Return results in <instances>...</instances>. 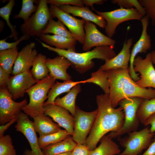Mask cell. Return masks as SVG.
Here are the masks:
<instances>
[{
    "instance_id": "obj_1",
    "label": "cell",
    "mask_w": 155,
    "mask_h": 155,
    "mask_svg": "<svg viewBox=\"0 0 155 155\" xmlns=\"http://www.w3.org/2000/svg\"><path fill=\"white\" fill-rule=\"evenodd\" d=\"M96 100L98 113L84 144L90 151L96 148L98 142L106 133L119 131L123 126L124 121L123 108L112 107L109 94L97 95Z\"/></svg>"
},
{
    "instance_id": "obj_2",
    "label": "cell",
    "mask_w": 155,
    "mask_h": 155,
    "mask_svg": "<svg viewBox=\"0 0 155 155\" xmlns=\"http://www.w3.org/2000/svg\"><path fill=\"white\" fill-rule=\"evenodd\" d=\"M129 68L106 70L110 81L109 98L112 107L116 108L119 102L127 98L138 97L151 99L155 98V89L142 88L131 77Z\"/></svg>"
},
{
    "instance_id": "obj_3",
    "label": "cell",
    "mask_w": 155,
    "mask_h": 155,
    "mask_svg": "<svg viewBox=\"0 0 155 155\" xmlns=\"http://www.w3.org/2000/svg\"><path fill=\"white\" fill-rule=\"evenodd\" d=\"M37 40L43 47L67 59L70 62L71 66L80 73H84L93 67L94 63L93 59H97L105 61L116 55L113 48L108 46H97L91 51L78 53L53 47L38 39Z\"/></svg>"
},
{
    "instance_id": "obj_4",
    "label": "cell",
    "mask_w": 155,
    "mask_h": 155,
    "mask_svg": "<svg viewBox=\"0 0 155 155\" xmlns=\"http://www.w3.org/2000/svg\"><path fill=\"white\" fill-rule=\"evenodd\" d=\"M55 80L49 74L26 91L29 96V102L22 109L25 113L32 118L44 113V104Z\"/></svg>"
},
{
    "instance_id": "obj_5",
    "label": "cell",
    "mask_w": 155,
    "mask_h": 155,
    "mask_svg": "<svg viewBox=\"0 0 155 155\" xmlns=\"http://www.w3.org/2000/svg\"><path fill=\"white\" fill-rule=\"evenodd\" d=\"M144 98L138 97L125 98L119 104L123 108L125 114L124 121L122 128L116 132H111L107 135L110 138H116L126 133L137 131L140 121L137 115L139 104Z\"/></svg>"
},
{
    "instance_id": "obj_6",
    "label": "cell",
    "mask_w": 155,
    "mask_h": 155,
    "mask_svg": "<svg viewBox=\"0 0 155 155\" xmlns=\"http://www.w3.org/2000/svg\"><path fill=\"white\" fill-rule=\"evenodd\" d=\"M47 4V0H39L36 11L20 26L23 34L39 37L42 34L50 19L53 18Z\"/></svg>"
},
{
    "instance_id": "obj_7",
    "label": "cell",
    "mask_w": 155,
    "mask_h": 155,
    "mask_svg": "<svg viewBox=\"0 0 155 155\" xmlns=\"http://www.w3.org/2000/svg\"><path fill=\"white\" fill-rule=\"evenodd\" d=\"M128 134L123 138L118 137L120 145L125 148L118 155H138L149 147L155 133H151L150 129L146 127Z\"/></svg>"
},
{
    "instance_id": "obj_8",
    "label": "cell",
    "mask_w": 155,
    "mask_h": 155,
    "mask_svg": "<svg viewBox=\"0 0 155 155\" xmlns=\"http://www.w3.org/2000/svg\"><path fill=\"white\" fill-rule=\"evenodd\" d=\"M97 15L103 18L106 22L105 31L107 36L112 38L116 29L121 23L131 20H141L143 17L135 8L121 7L111 11L100 12L96 11Z\"/></svg>"
},
{
    "instance_id": "obj_9",
    "label": "cell",
    "mask_w": 155,
    "mask_h": 155,
    "mask_svg": "<svg viewBox=\"0 0 155 155\" xmlns=\"http://www.w3.org/2000/svg\"><path fill=\"white\" fill-rule=\"evenodd\" d=\"M97 113V109L91 112H87L76 106V114L74 117V134L72 138L77 144H85L87 135L93 126Z\"/></svg>"
},
{
    "instance_id": "obj_10",
    "label": "cell",
    "mask_w": 155,
    "mask_h": 155,
    "mask_svg": "<svg viewBox=\"0 0 155 155\" xmlns=\"http://www.w3.org/2000/svg\"><path fill=\"white\" fill-rule=\"evenodd\" d=\"M15 128L16 131L24 135L30 147L31 150L26 149L23 155H44L38 144V138L33 123L30 120L27 115L22 112L20 113Z\"/></svg>"
},
{
    "instance_id": "obj_11",
    "label": "cell",
    "mask_w": 155,
    "mask_h": 155,
    "mask_svg": "<svg viewBox=\"0 0 155 155\" xmlns=\"http://www.w3.org/2000/svg\"><path fill=\"white\" fill-rule=\"evenodd\" d=\"M49 9L53 18L56 17L62 22L68 28L74 38L83 45L85 38V20L78 19L54 5H51Z\"/></svg>"
},
{
    "instance_id": "obj_12",
    "label": "cell",
    "mask_w": 155,
    "mask_h": 155,
    "mask_svg": "<svg viewBox=\"0 0 155 155\" xmlns=\"http://www.w3.org/2000/svg\"><path fill=\"white\" fill-rule=\"evenodd\" d=\"M26 98L20 102L14 100L7 89H0V124L4 125L18 115L27 104Z\"/></svg>"
},
{
    "instance_id": "obj_13",
    "label": "cell",
    "mask_w": 155,
    "mask_h": 155,
    "mask_svg": "<svg viewBox=\"0 0 155 155\" xmlns=\"http://www.w3.org/2000/svg\"><path fill=\"white\" fill-rule=\"evenodd\" d=\"M134 69L140 75V79L135 82L141 87L155 88V69L151 58L150 53L147 54L145 58L137 56L134 61Z\"/></svg>"
},
{
    "instance_id": "obj_14",
    "label": "cell",
    "mask_w": 155,
    "mask_h": 155,
    "mask_svg": "<svg viewBox=\"0 0 155 155\" xmlns=\"http://www.w3.org/2000/svg\"><path fill=\"white\" fill-rule=\"evenodd\" d=\"M84 28L85 38L82 47L84 51H89L94 46H108L114 48L116 41L101 32L92 22L85 20Z\"/></svg>"
},
{
    "instance_id": "obj_15",
    "label": "cell",
    "mask_w": 155,
    "mask_h": 155,
    "mask_svg": "<svg viewBox=\"0 0 155 155\" xmlns=\"http://www.w3.org/2000/svg\"><path fill=\"white\" fill-rule=\"evenodd\" d=\"M30 70L10 76L7 89L13 100L22 97L26 91L36 84Z\"/></svg>"
},
{
    "instance_id": "obj_16",
    "label": "cell",
    "mask_w": 155,
    "mask_h": 155,
    "mask_svg": "<svg viewBox=\"0 0 155 155\" xmlns=\"http://www.w3.org/2000/svg\"><path fill=\"white\" fill-rule=\"evenodd\" d=\"M149 20L146 15L141 20L142 26V34L139 40L134 45L131 52L129 73L131 78L135 82L140 79L139 73H136L134 69L133 62L136 56L138 53H146L151 47L150 36L147 33Z\"/></svg>"
},
{
    "instance_id": "obj_17",
    "label": "cell",
    "mask_w": 155,
    "mask_h": 155,
    "mask_svg": "<svg viewBox=\"0 0 155 155\" xmlns=\"http://www.w3.org/2000/svg\"><path fill=\"white\" fill-rule=\"evenodd\" d=\"M44 107L45 115L51 117L60 126L64 128L69 135L73 136L74 118L68 111L55 104H50Z\"/></svg>"
},
{
    "instance_id": "obj_18",
    "label": "cell",
    "mask_w": 155,
    "mask_h": 155,
    "mask_svg": "<svg viewBox=\"0 0 155 155\" xmlns=\"http://www.w3.org/2000/svg\"><path fill=\"white\" fill-rule=\"evenodd\" d=\"M34 42H31L24 46L19 52L14 63L12 74L13 75L30 70L38 55Z\"/></svg>"
},
{
    "instance_id": "obj_19",
    "label": "cell",
    "mask_w": 155,
    "mask_h": 155,
    "mask_svg": "<svg viewBox=\"0 0 155 155\" xmlns=\"http://www.w3.org/2000/svg\"><path fill=\"white\" fill-rule=\"evenodd\" d=\"M133 38L125 40L120 52L113 58L105 61L104 63L100 68L106 70L117 69L129 68L128 63L130 61L131 52L130 48L132 44Z\"/></svg>"
},
{
    "instance_id": "obj_20",
    "label": "cell",
    "mask_w": 155,
    "mask_h": 155,
    "mask_svg": "<svg viewBox=\"0 0 155 155\" xmlns=\"http://www.w3.org/2000/svg\"><path fill=\"white\" fill-rule=\"evenodd\" d=\"M45 62L49 74L55 80H71L72 77L67 72L71 63L66 58L59 55L53 59L46 58Z\"/></svg>"
},
{
    "instance_id": "obj_21",
    "label": "cell",
    "mask_w": 155,
    "mask_h": 155,
    "mask_svg": "<svg viewBox=\"0 0 155 155\" xmlns=\"http://www.w3.org/2000/svg\"><path fill=\"white\" fill-rule=\"evenodd\" d=\"M59 7L65 12L93 22L100 28L105 29L106 26V22L104 19L101 16L94 13L88 7L65 5H60Z\"/></svg>"
},
{
    "instance_id": "obj_22",
    "label": "cell",
    "mask_w": 155,
    "mask_h": 155,
    "mask_svg": "<svg viewBox=\"0 0 155 155\" xmlns=\"http://www.w3.org/2000/svg\"><path fill=\"white\" fill-rule=\"evenodd\" d=\"M40 39L50 46L55 48L75 52V46L77 41L75 38H69L55 35L42 34Z\"/></svg>"
},
{
    "instance_id": "obj_23",
    "label": "cell",
    "mask_w": 155,
    "mask_h": 155,
    "mask_svg": "<svg viewBox=\"0 0 155 155\" xmlns=\"http://www.w3.org/2000/svg\"><path fill=\"white\" fill-rule=\"evenodd\" d=\"M32 118L35 130L40 136L55 133L61 129L58 124L53 122L49 117L44 113L37 115Z\"/></svg>"
},
{
    "instance_id": "obj_24",
    "label": "cell",
    "mask_w": 155,
    "mask_h": 155,
    "mask_svg": "<svg viewBox=\"0 0 155 155\" xmlns=\"http://www.w3.org/2000/svg\"><path fill=\"white\" fill-rule=\"evenodd\" d=\"M85 83V80L74 82L71 80L62 82L57 81L53 84L49 90L47 100L44 103L43 106L50 104H54L55 100L59 95L65 92H68L73 86L77 84Z\"/></svg>"
},
{
    "instance_id": "obj_25",
    "label": "cell",
    "mask_w": 155,
    "mask_h": 155,
    "mask_svg": "<svg viewBox=\"0 0 155 155\" xmlns=\"http://www.w3.org/2000/svg\"><path fill=\"white\" fill-rule=\"evenodd\" d=\"M80 84L73 86L68 93L61 98L58 97L54 104L61 106L68 111L74 117L76 114L75 102L78 94L81 91Z\"/></svg>"
},
{
    "instance_id": "obj_26",
    "label": "cell",
    "mask_w": 155,
    "mask_h": 155,
    "mask_svg": "<svg viewBox=\"0 0 155 155\" xmlns=\"http://www.w3.org/2000/svg\"><path fill=\"white\" fill-rule=\"evenodd\" d=\"M77 145L72 137L69 135L63 140L47 146L42 151L44 155H55L72 152Z\"/></svg>"
},
{
    "instance_id": "obj_27",
    "label": "cell",
    "mask_w": 155,
    "mask_h": 155,
    "mask_svg": "<svg viewBox=\"0 0 155 155\" xmlns=\"http://www.w3.org/2000/svg\"><path fill=\"white\" fill-rule=\"evenodd\" d=\"M120 153L119 146L108 136L104 135L101 138L99 145L90 151L89 155H115Z\"/></svg>"
},
{
    "instance_id": "obj_28",
    "label": "cell",
    "mask_w": 155,
    "mask_h": 155,
    "mask_svg": "<svg viewBox=\"0 0 155 155\" xmlns=\"http://www.w3.org/2000/svg\"><path fill=\"white\" fill-rule=\"evenodd\" d=\"M19 52L18 46L0 51V67L9 74L12 73Z\"/></svg>"
},
{
    "instance_id": "obj_29",
    "label": "cell",
    "mask_w": 155,
    "mask_h": 155,
    "mask_svg": "<svg viewBox=\"0 0 155 155\" xmlns=\"http://www.w3.org/2000/svg\"><path fill=\"white\" fill-rule=\"evenodd\" d=\"M46 59L45 56L40 53L34 60L31 71L37 82L44 79L49 74V70L45 62Z\"/></svg>"
},
{
    "instance_id": "obj_30",
    "label": "cell",
    "mask_w": 155,
    "mask_h": 155,
    "mask_svg": "<svg viewBox=\"0 0 155 155\" xmlns=\"http://www.w3.org/2000/svg\"><path fill=\"white\" fill-rule=\"evenodd\" d=\"M85 83H92L97 84L102 89L105 94H109L110 83L106 70L100 68L91 74V77L85 80Z\"/></svg>"
},
{
    "instance_id": "obj_31",
    "label": "cell",
    "mask_w": 155,
    "mask_h": 155,
    "mask_svg": "<svg viewBox=\"0 0 155 155\" xmlns=\"http://www.w3.org/2000/svg\"><path fill=\"white\" fill-rule=\"evenodd\" d=\"M155 113V98H144L139 105L137 115L140 122L144 124L146 120Z\"/></svg>"
},
{
    "instance_id": "obj_32",
    "label": "cell",
    "mask_w": 155,
    "mask_h": 155,
    "mask_svg": "<svg viewBox=\"0 0 155 155\" xmlns=\"http://www.w3.org/2000/svg\"><path fill=\"white\" fill-rule=\"evenodd\" d=\"M49 33L68 38H74L62 22L59 20L55 21L53 18L50 19L46 27L43 31L42 34H47Z\"/></svg>"
},
{
    "instance_id": "obj_33",
    "label": "cell",
    "mask_w": 155,
    "mask_h": 155,
    "mask_svg": "<svg viewBox=\"0 0 155 155\" xmlns=\"http://www.w3.org/2000/svg\"><path fill=\"white\" fill-rule=\"evenodd\" d=\"M69 135L65 129H61L57 132L46 135L40 136L38 142L40 149H42L47 146L63 140Z\"/></svg>"
},
{
    "instance_id": "obj_34",
    "label": "cell",
    "mask_w": 155,
    "mask_h": 155,
    "mask_svg": "<svg viewBox=\"0 0 155 155\" xmlns=\"http://www.w3.org/2000/svg\"><path fill=\"white\" fill-rule=\"evenodd\" d=\"M15 4L14 0H9L6 5L0 8V16L5 20L11 30V34L9 36V38L13 37L16 41L19 39L18 36V33L15 26L11 24L9 21V17Z\"/></svg>"
},
{
    "instance_id": "obj_35",
    "label": "cell",
    "mask_w": 155,
    "mask_h": 155,
    "mask_svg": "<svg viewBox=\"0 0 155 155\" xmlns=\"http://www.w3.org/2000/svg\"><path fill=\"white\" fill-rule=\"evenodd\" d=\"M39 0H22L21 9L18 14L15 15L14 19L22 18L26 22L30 18L31 14L35 12L37 9L38 5L35 6L34 3L38 4Z\"/></svg>"
},
{
    "instance_id": "obj_36",
    "label": "cell",
    "mask_w": 155,
    "mask_h": 155,
    "mask_svg": "<svg viewBox=\"0 0 155 155\" xmlns=\"http://www.w3.org/2000/svg\"><path fill=\"white\" fill-rule=\"evenodd\" d=\"M0 155H16L12 139L9 135L0 137Z\"/></svg>"
},
{
    "instance_id": "obj_37",
    "label": "cell",
    "mask_w": 155,
    "mask_h": 155,
    "mask_svg": "<svg viewBox=\"0 0 155 155\" xmlns=\"http://www.w3.org/2000/svg\"><path fill=\"white\" fill-rule=\"evenodd\" d=\"M111 2L113 4H117L120 7L125 9H130L134 7L143 16L146 15L144 8L138 0H112Z\"/></svg>"
},
{
    "instance_id": "obj_38",
    "label": "cell",
    "mask_w": 155,
    "mask_h": 155,
    "mask_svg": "<svg viewBox=\"0 0 155 155\" xmlns=\"http://www.w3.org/2000/svg\"><path fill=\"white\" fill-rule=\"evenodd\" d=\"M139 3L144 7L146 15L150 19L152 25L155 26V0H139Z\"/></svg>"
},
{
    "instance_id": "obj_39",
    "label": "cell",
    "mask_w": 155,
    "mask_h": 155,
    "mask_svg": "<svg viewBox=\"0 0 155 155\" xmlns=\"http://www.w3.org/2000/svg\"><path fill=\"white\" fill-rule=\"evenodd\" d=\"M30 36L27 34H23L17 41L13 42H6V39L9 36L4 39L0 40V51H2L15 48L21 41L28 39Z\"/></svg>"
},
{
    "instance_id": "obj_40",
    "label": "cell",
    "mask_w": 155,
    "mask_h": 155,
    "mask_svg": "<svg viewBox=\"0 0 155 155\" xmlns=\"http://www.w3.org/2000/svg\"><path fill=\"white\" fill-rule=\"evenodd\" d=\"M48 4L55 5L59 7L65 5H72L79 7L84 6L82 0H47Z\"/></svg>"
},
{
    "instance_id": "obj_41",
    "label": "cell",
    "mask_w": 155,
    "mask_h": 155,
    "mask_svg": "<svg viewBox=\"0 0 155 155\" xmlns=\"http://www.w3.org/2000/svg\"><path fill=\"white\" fill-rule=\"evenodd\" d=\"M90 150L84 144H77L71 152L72 155H89Z\"/></svg>"
},
{
    "instance_id": "obj_42",
    "label": "cell",
    "mask_w": 155,
    "mask_h": 155,
    "mask_svg": "<svg viewBox=\"0 0 155 155\" xmlns=\"http://www.w3.org/2000/svg\"><path fill=\"white\" fill-rule=\"evenodd\" d=\"M9 74L0 67V88L7 89Z\"/></svg>"
},
{
    "instance_id": "obj_43",
    "label": "cell",
    "mask_w": 155,
    "mask_h": 155,
    "mask_svg": "<svg viewBox=\"0 0 155 155\" xmlns=\"http://www.w3.org/2000/svg\"><path fill=\"white\" fill-rule=\"evenodd\" d=\"M18 116L19 115H16L9 121L0 126V137L3 136L5 132L12 125L17 122L18 119Z\"/></svg>"
},
{
    "instance_id": "obj_44",
    "label": "cell",
    "mask_w": 155,
    "mask_h": 155,
    "mask_svg": "<svg viewBox=\"0 0 155 155\" xmlns=\"http://www.w3.org/2000/svg\"><path fill=\"white\" fill-rule=\"evenodd\" d=\"M144 125L145 126L150 125L151 127L150 129L151 132L154 133L155 132V113L151 116L145 122ZM154 140H155V137Z\"/></svg>"
},
{
    "instance_id": "obj_45",
    "label": "cell",
    "mask_w": 155,
    "mask_h": 155,
    "mask_svg": "<svg viewBox=\"0 0 155 155\" xmlns=\"http://www.w3.org/2000/svg\"><path fill=\"white\" fill-rule=\"evenodd\" d=\"M82 2L84 5L86 6L91 7L93 10H95L93 7V5L96 4L97 5H102L103 4L104 2L107 0H82ZM96 11V10H95Z\"/></svg>"
},
{
    "instance_id": "obj_46",
    "label": "cell",
    "mask_w": 155,
    "mask_h": 155,
    "mask_svg": "<svg viewBox=\"0 0 155 155\" xmlns=\"http://www.w3.org/2000/svg\"><path fill=\"white\" fill-rule=\"evenodd\" d=\"M142 155H155V140Z\"/></svg>"
},
{
    "instance_id": "obj_47",
    "label": "cell",
    "mask_w": 155,
    "mask_h": 155,
    "mask_svg": "<svg viewBox=\"0 0 155 155\" xmlns=\"http://www.w3.org/2000/svg\"><path fill=\"white\" fill-rule=\"evenodd\" d=\"M150 53L151 61L155 64V50L152 51Z\"/></svg>"
},
{
    "instance_id": "obj_48",
    "label": "cell",
    "mask_w": 155,
    "mask_h": 155,
    "mask_svg": "<svg viewBox=\"0 0 155 155\" xmlns=\"http://www.w3.org/2000/svg\"><path fill=\"white\" fill-rule=\"evenodd\" d=\"M55 155H72L71 152H67Z\"/></svg>"
},
{
    "instance_id": "obj_49",
    "label": "cell",
    "mask_w": 155,
    "mask_h": 155,
    "mask_svg": "<svg viewBox=\"0 0 155 155\" xmlns=\"http://www.w3.org/2000/svg\"></svg>"
}]
</instances>
